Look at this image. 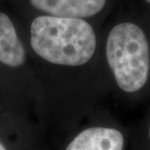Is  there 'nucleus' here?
<instances>
[{"instance_id":"nucleus-1","label":"nucleus","mask_w":150,"mask_h":150,"mask_svg":"<svg viewBox=\"0 0 150 150\" xmlns=\"http://www.w3.org/2000/svg\"><path fill=\"white\" fill-rule=\"evenodd\" d=\"M19 18L29 48L41 61L55 67L78 68L95 58L98 36L89 21L50 16Z\"/></svg>"},{"instance_id":"nucleus-2","label":"nucleus","mask_w":150,"mask_h":150,"mask_svg":"<svg viewBox=\"0 0 150 150\" xmlns=\"http://www.w3.org/2000/svg\"><path fill=\"white\" fill-rule=\"evenodd\" d=\"M106 64L117 88L132 98V106L144 103L150 96V42L137 23L113 25L104 46Z\"/></svg>"},{"instance_id":"nucleus-3","label":"nucleus","mask_w":150,"mask_h":150,"mask_svg":"<svg viewBox=\"0 0 150 150\" xmlns=\"http://www.w3.org/2000/svg\"><path fill=\"white\" fill-rule=\"evenodd\" d=\"M19 17L50 16L89 21L105 10L108 0H4Z\"/></svg>"},{"instance_id":"nucleus-4","label":"nucleus","mask_w":150,"mask_h":150,"mask_svg":"<svg viewBox=\"0 0 150 150\" xmlns=\"http://www.w3.org/2000/svg\"><path fill=\"white\" fill-rule=\"evenodd\" d=\"M20 18L8 3L0 0V65L20 69L26 64L28 53Z\"/></svg>"},{"instance_id":"nucleus-5","label":"nucleus","mask_w":150,"mask_h":150,"mask_svg":"<svg viewBox=\"0 0 150 150\" xmlns=\"http://www.w3.org/2000/svg\"><path fill=\"white\" fill-rule=\"evenodd\" d=\"M127 134L116 127L87 128L69 142L65 150H128Z\"/></svg>"},{"instance_id":"nucleus-6","label":"nucleus","mask_w":150,"mask_h":150,"mask_svg":"<svg viewBox=\"0 0 150 150\" xmlns=\"http://www.w3.org/2000/svg\"><path fill=\"white\" fill-rule=\"evenodd\" d=\"M0 150H6V148H5V146L2 144L1 142H0Z\"/></svg>"},{"instance_id":"nucleus-7","label":"nucleus","mask_w":150,"mask_h":150,"mask_svg":"<svg viewBox=\"0 0 150 150\" xmlns=\"http://www.w3.org/2000/svg\"><path fill=\"white\" fill-rule=\"evenodd\" d=\"M145 1H147L148 3H150V0H145Z\"/></svg>"}]
</instances>
